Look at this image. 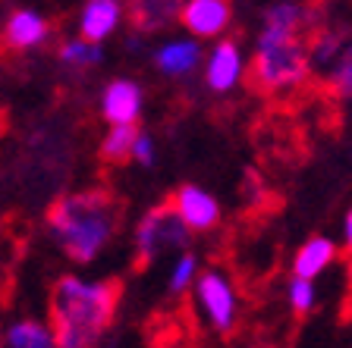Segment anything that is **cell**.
Returning <instances> with one entry per match:
<instances>
[{
  "label": "cell",
  "mask_w": 352,
  "mask_h": 348,
  "mask_svg": "<svg viewBox=\"0 0 352 348\" xmlns=\"http://www.w3.org/2000/svg\"><path fill=\"white\" fill-rule=\"evenodd\" d=\"M327 88H330V95H337V97H352V41L333 60V69L327 76Z\"/></svg>",
  "instance_id": "cell-19"
},
{
  "label": "cell",
  "mask_w": 352,
  "mask_h": 348,
  "mask_svg": "<svg viewBox=\"0 0 352 348\" xmlns=\"http://www.w3.org/2000/svg\"><path fill=\"white\" fill-rule=\"evenodd\" d=\"M3 348H57L51 323L41 320H13L3 329Z\"/></svg>",
  "instance_id": "cell-15"
},
{
  "label": "cell",
  "mask_w": 352,
  "mask_h": 348,
  "mask_svg": "<svg viewBox=\"0 0 352 348\" xmlns=\"http://www.w3.org/2000/svg\"><path fill=\"white\" fill-rule=\"evenodd\" d=\"M333 257H337V245L330 239H324V235H315V239H308L305 245L296 251L293 257V276H302V279H315L318 273H324V270L333 264Z\"/></svg>",
  "instance_id": "cell-14"
},
{
  "label": "cell",
  "mask_w": 352,
  "mask_h": 348,
  "mask_svg": "<svg viewBox=\"0 0 352 348\" xmlns=\"http://www.w3.org/2000/svg\"><path fill=\"white\" fill-rule=\"evenodd\" d=\"M286 301H289V311L296 317H308L315 311V301H318V292L311 286V279H302V276H293L289 279V289H286Z\"/></svg>",
  "instance_id": "cell-20"
},
{
  "label": "cell",
  "mask_w": 352,
  "mask_h": 348,
  "mask_svg": "<svg viewBox=\"0 0 352 348\" xmlns=\"http://www.w3.org/2000/svg\"><path fill=\"white\" fill-rule=\"evenodd\" d=\"M198 257L186 248V251H179V257H176L173 264H170V292H176V295H183V292H189L192 286H195L198 279Z\"/></svg>",
  "instance_id": "cell-18"
},
{
  "label": "cell",
  "mask_w": 352,
  "mask_h": 348,
  "mask_svg": "<svg viewBox=\"0 0 352 348\" xmlns=\"http://www.w3.org/2000/svg\"><path fill=\"white\" fill-rule=\"evenodd\" d=\"M205 88L214 95H230L239 82L245 79V60H242L239 44L233 38H217L214 47L205 54Z\"/></svg>",
  "instance_id": "cell-7"
},
{
  "label": "cell",
  "mask_w": 352,
  "mask_h": 348,
  "mask_svg": "<svg viewBox=\"0 0 352 348\" xmlns=\"http://www.w3.org/2000/svg\"><path fill=\"white\" fill-rule=\"evenodd\" d=\"M346 251L352 254V211L346 213Z\"/></svg>",
  "instance_id": "cell-22"
},
{
  "label": "cell",
  "mask_w": 352,
  "mask_h": 348,
  "mask_svg": "<svg viewBox=\"0 0 352 348\" xmlns=\"http://www.w3.org/2000/svg\"><path fill=\"white\" fill-rule=\"evenodd\" d=\"M123 226V207L101 189L63 195L47 211V235L73 264H91L117 239Z\"/></svg>",
  "instance_id": "cell-1"
},
{
  "label": "cell",
  "mask_w": 352,
  "mask_h": 348,
  "mask_svg": "<svg viewBox=\"0 0 352 348\" xmlns=\"http://www.w3.org/2000/svg\"><path fill=\"white\" fill-rule=\"evenodd\" d=\"M311 32L283 29V25H267L255 35L252 47L249 82L258 95H286L296 91L311 73Z\"/></svg>",
  "instance_id": "cell-3"
},
{
  "label": "cell",
  "mask_w": 352,
  "mask_h": 348,
  "mask_svg": "<svg viewBox=\"0 0 352 348\" xmlns=\"http://www.w3.org/2000/svg\"><path fill=\"white\" fill-rule=\"evenodd\" d=\"M117 279L60 276L51 292V329L57 348H98L120 305Z\"/></svg>",
  "instance_id": "cell-2"
},
{
  "label": "cell",
  "mask_w": 352,
  "mask_h": 348,
  "mask_svg": "<svg viewBox=\"0 0 352 348\" xmlns=\"http://www.w3.org/2000/svg\"><path fill=\"white\" fill-rule=\"evenodd\" d=\"M154 160H157V145H154V138L148 135V132H139L135 148H132V163H139V167H151Z\"/></svg>",
  "instance_id": "cell-21"
},
{
  "label": "cell",
  "mask_w": 352,
  "mask_h": 348,
  "mask_svg": "<svg viewBox=\"0 0 352 348\" xmlns=\"http://www.w3.org/2000/svg\"><path fill=\"white\" fill-rule=\"evenodd\" d=\"M145 91L132 79H110L101 91V116L107 126H139Z\"/></svg>",
  "instance_id": "cell-9"
},
{
  "label": "cell",
  "mask_w": 352,
  "mask_h": 348,
  "mask_svg": "<svg viewBox=\"0 0 352 348\" xmlns=\"http://www.w3.org/2000/svg\"><path fill=\"white\" fill-rule=\"evenodd\" d=\"M57 60L66 66V69H73V73H91L95 66H101L104 60V51L98 41H88V38H69L57 47Z\"/></svg>",
  "instance_id": "cell-16"
},
{
  "label": "cell",
  "mask_w": 352,
  "mask_h": 348,
  "mask_svg": "<svg viewBox=\"0 0 352 348\" xmlns=\"http://www.w3.org/2000/svg\"><path fill=\"white\" fill-rule=\"evenodd\" d=\"M252 348H283V345H277V342H258V345H252Z\"/></svg>",
  "instance_id": "cell-23"
},
{
  "label": "cell",
  "mask_w": 352,
  "mask_h": 348,
  "mask_svg": "<svg viewBox=\"0 0 352 348\" xmlns=\"http://www.w3.org/2000/svg\"><path fill=\"white\" fill-rule=\"evenodd\" d=\"M170 204L176 207V213L183 217V223L189 226L192 232L217 229L220 204H217V198H214L208 189H201V185H192V182L179 185V189L173 192V198H170Z\"/></svg>",
  "instance_id": "cell-10"
},
{
  "label": "cell",
  "mask_w": 352,
  "mask_h": 348,
  "mask_svg": "<svg viewBox=\"0 0 352 348\" xmlns=\"http://www.w3.org/2000/svg\"><path fill=\"white\" fill-rule=\"evenodd\" d=\"M179 22L198 41H217L227 35L233 22V3L230 0H186Z\"/></svg>",
  "instance_id": "cell-8"
},
{
  "label": "cell",
  "mask_w": 352,
  "mask_h": 348,
  "mask_svg": "<svg viewBox=\"0 0 352 348\" xmlns=\"http://www.w3.org/2000/svg\"><path fill=\"white\" fill-rule=\"evenodd\" d=\"M192 301H195L198 314L211 323L217 333H233L236 320H239V292H236L233 279L223 270L208 267L198 273L195 286H192Z\"/></svg>",
  "instance_id": "cell-5"
},
{
  "label": "cell",
  "mask_w": 352,
  "mask_h": 348,
  "mask_svg": "<svg viewBox=\"0 0 352 348\" xmlns=\"http://www.w3.org/2000/svg\"><path fill=\"white\" fill-rule=\"evenodd\" d=\"M126 16V0H85L76 19V29L88 41L104 44L107 38L117 35L120 22Z\"/></svg>",
  "instance_id": "cell-12"
},
{
  "label": "cell",
  "mask_w": 352,
  "mask_h": 348,
  "mask_svg": "<svg viewBox=\"0 0 352 348\" xmlns=\"http://www.w3.org/2000/svg\"><path fill=\"white\" fill-rule=\"evenodd\" d=\"M183 3L186 0H126V19L142 35H157L179 22Z\"/></svg>",
  "instance_id": "cell-13"
},
{
  "label": "cell",
  "mask_w": 352,
  "mask_h": 348,
  "mask_svg": "<svg viewBox=\"0 0 352 348\" xmlns=\"http://www.w3.org/2000/svg\"><path fill=\"white\" fill-rule=\"evenodd\" d=\"M151 60L157 66V73H164L167 79H186L198 66H205V51H201V41L192 35L167 38L151 51Z\"/></svg>",
  "instance_id": "cell-11"
},
{
  "label": "cell",
  "mask_w": 352,
  "mask_h": 348,
  "mask_svg": "<svg viewBox=\"0 0 352 348\" xmlns=\"http://www.w3.org/2000/svg\"><path fill=\"white\" fill-rule=\"evenodd\" d=\"M51 32L54 29L47 16H41L32 7H16L0 19V41H3V47H10L16 54H29L44 47Z\"/></svg>",
  "instance_id": "cell-6"
},
{
  "label": "cell",
  "mask_w": 352,
  "mask_h": 348,
  "mask_svg": "<svg viewBox=\"0 0 352 348\" xmlns=\"http://www.w3.org/2000/svg\"><path fill=\"white\" fill-rule=\"evenodd\" d=\"M189 235L192 229L183 223V217L176 213L173 204L170 201L154 204L151 211L139 220L135 235H132L135 257H139V264H151L170 251H186L189 248Z\"/></svg>",
  "instance_id": "cell-4"
},
{
  "label": "cell",
  "mask_w": 352,
  "mask_h": 348,
  "mask_svg": "<svg viewBox=\"0 0 352 348\" xmlns=\"http://www.w3.org/2000/svg\"><path fill=\"white\" fill-rule=\"evenodd\" d=\"M139 126H110L101 138V157L107 163H126L132 160V148L139 138Z\"/></svg>",
  "instance_id": "cell-17"
}]
</instances>
